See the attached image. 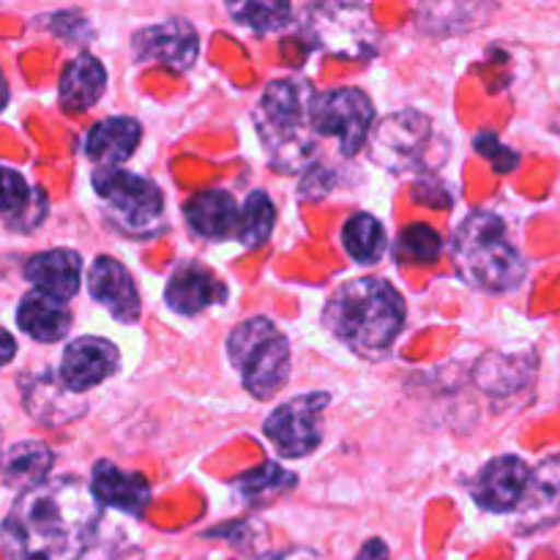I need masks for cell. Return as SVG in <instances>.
<instances>
[{
    "instance_id": "cell-2",
    "label": "cell",
    "mask_w": 560,
    "mask_h": 560,
    "mask_svg": "<svg viewBox=\"0 0 560 560\" xmlns=\"http://www.w3.org/2000/svg\"><path fill=\"white\" fill-rule=\"evenodd\" d=\"M328 331L355 355L381 361L405 326V299L381 277H361L334 290L323 310Z\"/></svg>"
},
{
    "instance_id": "cell-29",
    "label": "cell",
    "mask_w": 560,
    "mask_h": 560,
    "mask_svg": "<svg viewBox=\"0 0 560 560\" xmlns=\"http://www.w3.org/2000/svg\"><path fill=\"white\" fill-rule=\"evenodd\" d=\"M443 252V238L438 230H432L430 224H410L399 233L397 241V255L399 260L416 262V266H430L441 257Z\"/></svg>"
},
{
    "instance_id": "cell-12",
    "label": "cell",
    "mask_w": 560,
    "mask_h": 560,
    "mask_svg": "<svg viewBox=\"0 0 560 560\" xmlns=\"http://www.w3.org/2000/svg\"><path fill=\"white\" fill-rule=\"evenodd\" d=\"M530 468L520 457H498L487 463L476 476L470 495L479 503L485 512L492 514H509L517 512L520 501H523L525 485H528Z\"/></svg>"
},
{
    "instance_id": "cell-25",
    "label": "cell",
    "mask_w": 560,
    "mask_h": 560,
    "mask_svg": "<svg viewBox=\"0 0 560 560\" xmlns=\"http://www.w3.org/2000/svg\"><path fill=\"white\" fill-rule=\"evenodd\" d=\"M534 370V353H487L476 366V383L492 397H509L528 386Z\"/></svg>"
},
{
    "instance_id": "cell-22",
    "label": "cell",
    "mask_w": 560,
    "mask_h": 560,
    "mask_svg": "<svg viewBox=\"0 0 560 560\" xmlns=\"http://www.w3.org/2000/svg\"><path fill=\"white\" fill-rule=\"evenodd\" d=\"M107 88V71L93 55L82 52L74 60H69L60 74V107L66 113H88L98 98L104 96Z\"/></svg>"
},
{
    "instance_id": "cell-1",
    "label": "cell",
    "mask_w": 560,
    "mask_h": 560,
    "mask_svg": "<svg viewBox=\"0 0 560 560\" xmlns=\"http://www.w3.org/2000/svg\"><path fill=\"white\" fill-rule=\"evenodd\" d=\"M102 506L74 476L22 492L3 520L5 560H80L96 536Z\"/></svg>"
},
{
    "instance_id": "cell-34",
    "label": "cell",
    "mask_w": 560,
    "mask_h": 560,
    "mask_svg": "<svg viewBox=\"0 0 560 560\" xmlns=\"http://www.w3.org/2000/svg\"><path fill=\"white\" fill-rule=\"evenodd\" d=\"M14 355H16L14 337H11L9 331H3V328H0V366L9 364V361L14 359Z\"/></svg>"
},
{
    "instance_id": "cell-14",
    "label": "cell",
    "mask_w": 560,
    "mask_h": 560,
    "mask_svg": "<svg viewBox=\"0 0 560 560\" xmlns=\"http://www.w3.org/2000/svg\"><path fill=\"white\" fill-rule=\"evenodd\" d=\"M88 290L118 323L140 320V295L131 273L115 257H96L88 271Z\"/></svg>"
},
{
    "instance_id": "cell-7",
    "label": "cell",
    "mask_w": 560,
    "mask_h": 560,
    "mask_svg": "<svg viewBox=\"0 0 560 560\" xmlns=\"http://www.w3.org/2000/svg\"><path fill=\"white\" fill-rule=\"evenodd\" d=\"M93 189L107 217L124 233L151 235L162 222L164 197L151 178L118 167H102L93 173Z\"/></svg>"
},
{
    "instance_id": "cell-19",
    "label": "cell",
    "mask_w": 560,
    "mask_h": 560,
    "mask_svg": "<svg viewBox=\"0 0 560 560\" xmlns=\"http://www.w3.org/2000/svg\"><path fill=\"white\" fill-rule=\"evenodd\" d=\"M142 140V126L135 118L115 115L93 124L85 137V153L91 162L104 164V167H118L131 153L137 151Z\"/></svg>"
},
{
    "instance_id": "cell-30",
    "label": "cell",
    "mask_w": 560,
    "mask_h": 560,
    "mask_svg": "<svg viewBox=\"0 0 560 560\" xmlns=\"http://www.w3.org/2000/svg\"><path fill=\"white\" fill-rule=\"evenodd\" d=\"M230 14L238 25L249 27V31L273 33L288 25L293 9L288 3H262V0H257V3H233Z\"/></svg>"
},
{
    "instance_id": "cell-6",
    "label": "cell",
    "mask_w": 560,
    "mask_h": 560,
    "mask_svg": "<svg viewBox=\"0 0 560 560\" xmlns=\"http://www.w3.org/2000/svg\"><path fill=\"white\" fill-rule=\"evenodd\" d=\"M435 126L419 109H402L383 118L366 140V153L388 173H419L432 167Z\"/></svg>"
},
{
    "instance_id": "cell-17",
    "label": "cell",
    "mask_w": 560,
    "mask_h": 560,
    "mask_svg": "<svg viewBox=\"0 0 560 560\" xmlns=\"http://www.w3.org/2000/svg\"><path fill=\"white\" fill-rule=\"evenodd\" d=\"M25 277L36 284L38 293L66 304V301L80 293L82 260L74 249L38 252L27 260Z\"/></svg>"
},
{
    "instance_id": "cell-27",
    "label": "cell",
    "mask_w": 560,
    "mask_h": 560,
    "mask_svg": "<svg viewBox=\"0 0 560 560\" xmlns=\"http://www.w3.org/2000/svg\"><path fill=\"white\" fill-rule=\"evenodd\" d=\"M273 224H277V208H273L271 197L266 191H252L249 200L244 202V208L238 211V233L241 244L257 249V246L266 244L273 233Z\"/></svg>"
},
{
    "instance_id": "cell-31",
    "label": "cell",
    "mask_w": 560,
    "mask_h": 560,
    "mask_svg": "<svg viewBox=\"0 0 560 560\" xmlns=\"http://www.w3.org/2000/svg\"><path fill=\"white\" fill-rule=\"evenodd\" d=\"M474 148L487 159V162L492 164V170H495V173L509 175L512 170H517L520 153H514L512 148L503 145V142L498 140V135H492V131H481V135H476Z\"/></svg>"
},
{
    "instance_id": "cell-36",
    "label": "cell",
    "mask_w": 560,
    "mask_h": 560,
    "mask_svg": "<svg viewBox=\"0 0 560 560\" xmlns=\"http://www.w3.org/2000/svg\"><path fill=\"white\" fill-rule=\"evenodd\" d=\"M0 438H3V430H0Z\"/></svg>"
},
{
    "instance_id": "cell-8",
    "label": "cell",
    "mask_w": 560,
    "mask_h": 560,
    "mask_svg": "<svg viewBox=\"0 0 560 560\" xmlns=\"http://www.w3.org/2000/svg\"><path fill=\"white\" fill-rule=\"evenodd\" d=\"M372 109L370 96L359 88H337V91L315 93L310 109V124L315 137L337 140L342 156H355L366 145L372 131Z\"/></svg>"
},
{
    "instance_id": "cell-20",
    "label": "cell",
    "mask_w": 560,
    "mask_h": 560,
    "mask_svg": "<svg viewBox=\"0 0 560 560\" xmlns=\"http://www.w3.org/2000/svg\"><path fill=\"white\" fill-rule=\"evenodd\" d=\"M238 202L224 189H202L184 206L186 222L197 235L222 241L238 228Z\"/></svg>"
},
{
    "instance_id": "cell-33",
    "label": "cell",
    "mask_w": 560,
    "mask_h": 560,
    "mask_svg": "<svg viewBox=\"0 0 560 560\" xmlns=\"http://www.w3.org/2000/svg\"><path fill=\"white\" fill-rule=\"evenodd\" d=\"M355 560H388V547L383 545L381 539H372L361 547V552L355 556Z\"/></svg>"
},
{
    "instance_id": "cell-24",
    "label": "cell",
    "mask_w": 560,
    "mask_h": 560,
    "mask_svg": "<svg viewBox=\"0 0 560 560\" xmlns=\"http://www.w3.org/2000/svg\"><path fill=\"white\" fill-rule=\"evenodd\" d=\"M16 323H20V328L27 337L36 339V342L49 345L60 342V339L69 334L71 312L69 306L60 304V301L33 290V293L22 295L20 306H16Z\"/></svg>"
},
{
    "instance_id": "cell-26",
    "label": "cell",
    "mask_w": 560,
    "mask_h": 560,
    "mask_svg": "<svg viewBox=\"0 0 560 560\" xmlns=\"http://www.w3.org/2000/svg\"><path fill=\"white\" fill-rule=\"evenodd\" d=\"M342 244L355 262H377L386 252V230L372 213H355L342 228Z\"/></svg>"
},
{
    "instance_id": "cell-28",
    "label": "cell",
    "mask_w": 560,
    "mask_h": 560,
    "mask_svg": "<svg viewBox=\"0 0 560 560\" xmlns=\"http://www.w3.org/2000/svg\"><path fill=\"white\" fill-rule=\"evenodd\" d=\"M293 485H295V474L279 468L277 463L260 465V468L249 470V474L238 476V479L233 481V487L238 490V495L244 498V501H252V503L262 501V498H268V495H277V492L290 490Z\"/></svg>"
},
{
    "instance_id": "cell-4",
    "label": "cell",
    "mask_w": 560,
    "mask_h": 560,
    "mask_svg": "<svg viewBox=\"0 0 560 560\" xmlns=\"http://www.w3.org/2000/svg\"><path fill=\"white\" fill-rule=\"evenodd\" d=\"M312 98L315 91L304 77L271 82L260 96L255 124L273 167L301 170L310 162L315 148V131L310 124Z\"/></svg>"
},
{
    "instance_id": "cell-35",
    "label": "cell",
    "mask_w": 560,
    "mask_h": 560,
    "mask_svg": "<svg viewBox=\"0 0 560 560\" xmlns=\"http://www.w3.org/2000/svg\"><path fill=\"white\" fill-rule=\"evenodd\" d=\"M5 104H9V82H5L3 71H0V109H5Z\"/></svg>"
},
{
    "instance_id": "cell-15",
    "label": "cell",
    "mask_w": 560,
    "mask_h": 560,
    "mask_svg": "<svg viewBox=\"0 0 560 560\" xmlns=\"http://www.w3.org/2000/svg\"><path fill=\"white\" fill-rule=\"evenodd\" d=\"M164 299H167L170 310L191 317L200 315L208 306L222 304L228 299V288L206 266H200V262H186V266L175 268V273L170 277Z\"/></svg>"
},
{
    "instance_id": "cell-9",
    "label": "cell",
    "mask_w": 560,
    "mask_h": 560,
    "mask_svg": "<svg viewBox=\"0 0 560 560\" xmlns=\"http://www.w3.org/2000/svg\"><path fill=\"white\" fill-rule=\"evenodd\" d=\"M331 397L326 392H312L279 405L266 419V435L282 457L301 459L317 452L323 443V410Z\"/></svg>"
},
{
    "instance_id": "cell-10",
    "label": "cell",
    "mask_w": 560,
    "mask_h": 560,
    "mask_svg": "<svg viewBox=\"0 0 560 560\" xmlns=\"http://www.w3.org/2000/svg\"><path fill=\"white\" fill-rule=\"evenodd\" d=\"M131 49L140 63H162L173 71H189L195 66L197 52V31L191 22L173 16L159 25H148L135 33Z\"/></svg>"
},
{
    "instance_id": "cell-32",
    "label": "cell",
    "mask_w": 560,
    "mask_h": 560,
    "mask_svg": "<svg viewBox=\"0 0 560 560\" xmlns=\"http://www.w3.org/2000/svg\"><path fill=\"white\" fill-rule=\"evenodd\" d=\"M257 560H323V558L312 550L293 547V550H284V552H268V556H260Z\"/></svg>"
},
{
    "instance_id": "cell-21",
    "label": "cell",
    "mask_w": 560,
    "mask_h": 560,
    "mask_svg": "<svg viewBox=\"0 0 560 560\" xmlns=\"http://www.w3.org/2000/svg\"><path fill=\"white\" fill-rule=\"evenodd\" d=\"M0 213L9 228L33 230L47 217V197L42 189L27 184L16 170L0 164Z\"/></svg>"
},
{
    "instance_id": "cell-5",
    "label": "cell",
    "mask_w": 560,
    "mask_h": 560,
    "mask_svg": "<svg viewBox=\"0 0 560 560\" xmlns=\"http://www.w3.org/2000/svg\"><path fill=\"white\" fill-rule=\"evenodd\" d=\"M230 361L244 388L257 399H271L290 381V342L268 317H249L228 339Z\"/></svg>"
},
{
    "instance_id": "cell-11",
    "label": "cell",
    "mask_w": 560,
    "mask_h": 560,
    "mask_svg": "<svg viewBox=\"0 0 560 560\" xmlns=\"http://www.w3.org/2000/svg\"><path fill=\"white\" fill-rule=\"evenodd\" d=\"M118 366L120 353L109 339L80 337L66 345L58 377L69 392L85 394L93 386L107 381V377H113Z\"/></svg>"
},
{
    "instance_id": "cell-18",
    "label": "cell",
    "mask_w": 560,
    "mask_h": 560,
    "mask_svg": "<svg viewBox=\"0 0 560 560\" xmlns=\"http://www.w3.org/2000/svg\"><path fill=\"white\" fill-rule=\"evenodd\" d=\"M25 410L44 427H60L85 413V399L69 392L60 377L38 375L25 386Z\"/></svg>"
},
{
    "instance_id": "cell-16",
    "label": "cell",
    "mask_w": 560,
    "mask_h": 560,
    "mask_svg": "<svg viewBox=\"0 0 560 560\" xmlns=\"http://www.w3.org/2000/svg\"><path fill=\"white\" fill-rule=\"evenodd\" d=\"M88 487H91L98 506L118 509V512L131 514V517H142L148 501H151V487H148L145 476L129 474V470L118 468L109 459L93 465V479Z\"/></svg>"
},
{
    "instance_id": "cell-13",
    "label": "cell",
    "mask_w": 560,
    "mask_h": 560,
    "mask_svg": "<svg viewBox=\"0 0 560 560\" xmlns=\"http://www.w3.org/2000/svg\"><path fill=\"white\" fill-rule=\"evenodd\" d=\"M556 523H560V454L530 470L517 506L520 534H536Z\"/></svg>"
},
{
    "instance_id": "cell-23",
    "label": "cell",
    "mask_w": 560,
    "mask_h": 560,
    "mask_svg": "<svg viewBox=\"0 0 560 560\" xmlns=\"http://www.w3.org/2000/svg\"><path fill=\"white\" fill-rule=\"evenodd\" d=\"M52 452L38 441H22L14 443L0 454V479L9 490L22 492L33 490V487L44 485L52 470Z\"/></svg>"
},
{
    "instance_id": "cell-3",
    "label": "cell",
    "mask_w": 560,
    "mask_h": 560,
    "mask_svg": "<svg viewBox=\"0 0 560 560\" xmlns=\"http://www.w3.org/2000/svg\"><path fill=\"white\" fill-rule=\"evenodd\" d=\"M452 260L459 277L485 293H506L525 279V260L498 213L476 211L457 228Z\"/></svg>"
}]
</instances>
